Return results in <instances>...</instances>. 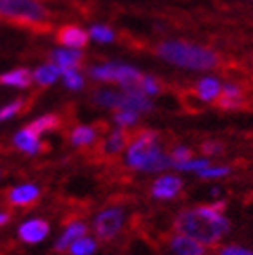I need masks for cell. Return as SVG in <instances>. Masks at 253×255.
Masks as SVG:
<instances>
[{"mask_svg": "<svg viewBox=\"0 0 253 255\" xmlns=\"http://www.w3.org/2000/svg\"><path fill=\"white\" fill-rule=\"evenodd\" d=\"M49 232H51V226L45 219L33 217L18 226V239L25 245H38L47 239Z\"/></svg>", "mask_w": 253, "mask_h": 255, "instance_id": "52a82bcc", "label": "cell"}, {"mask_svg": "<svg viewBox=\"0 0 253 255\" xmlns=\"http://www.w3.org/2000/svg\"><path fill=\"white\" fill-rule=\"evenodd\" d=\"M13 145H15V148H18L20 152L27 154V156H38L44 150L42 136L33 132L27 125L24 128H20L18 132L13 136Z\"/></svg>", "mask_w": 253, "mask_h": 255, "instance_id": "9c48e42d", "label": "cell"}, {"mask_svg": "<svg viewBox=\"0 0 253 255\" xmlns=\"http://www.w3.org/2000/svg\"><path fill=\"white\" fill-rule=\"evenodd\" d=\"M0 20L22 25H45L49 11L38 0H0Z\"/></svg>", "mask_w": 253, "mask_h": 255, "instance_id": "277c9868", "label": "cell"}, {"mask_svg": "<svg viewBox=\"0 0 253 255\" xmlns=\"http://www.w3.org/2000/svg\"><path fill=\"white\" fill-rule=\"evenodd\" d=\"M60 76H62V71L53 62H45L33 71V82L40 87H51L58 82Z\"/></svg>", "mask_w": 253, "mask_h": 255, "instance_id": "e0dca14e", "label": "cell"}, {"mask_svg": "<svg viewBox=\"0 0 253 255\" xmlns=\"http://www.w3.org/2000/svg\"><path fill=\"white\" fill-rule=\"evenodd\" d=\"M94 103H98L100 107L105 109H118L123 107V89L122 91H112V89H98L93 94Z\"/></svg>", "mask_w": 253, "mask_h": 255, "instance_id": "ffe728a7", "label": "cell"}, {"mask_svg": "<svg viewBox=\"0 0 253 255\" xmlns=\"http://www.w3.org/2000/svg\"><path fill=\"white\" fill-rule=\"evenodd\" d=\"M206 167H210V159L208 157H190L188 161L185 163H177V165H172V168L179 172H192V174H199L201 170H205Z\"/></svg>", "mask_w": 253, "mask_h": 255, "instance_id": "484cf974", "label": "cell"}, {"mask_svg": "<svg viewBox=\"0 0 253 255\" xmlns=\"http://www.w3.org/2000/svg\"><path fill=\"white\" fill-rule=\"evenodd\" d=\"M98 139V132L93 125H76L69 134V141L73 147H91Z\"/></svg>", "mask_w": 253, "mask_h": 255, "instance_id": "ac0fdd59", "label": "cell"}, {"mask_svg": "<svg viewBox=\"0 0 253 255\" xmlns=\"http://www.w3.org/2000/svg\"><path fill=\"white\" fill-rule=\"evenodd\" d=\"M221 89H223V84H221L219 78L215 76H205L201 78L197 84H195V93H197V98L205 103H212L217 102L221 94Z\"/></svg>", "mask_w": 253, "mask_h": 255, "instance_id": "2e32d148", "label": "cell"}, {"mask_svg": "<svg viewBox=\"0 0 253 255\" xmlns=\"http://www.w3.org/2000/svg\"><path fill=\"white\" fill-rule=\"evenodd\" d=\"M89 76L103 84H118L122 89H137L141 82V71L134 65L120 62H103L89 67Z\"/></svg>", "mask_w": 253, "mask_h": 255, "instance_id": "5b68a950", "label": "cell"}, {"mask_svg": "<svg viewBox=\"0 0 253 255\" xmlns=\"http://www.w3.org/2000/svg\"><path fill=\"white\" fill-rule=\"evenodd\" d=\"M170 157H172V165H177V163L188 161L190 157H194V154H192V150H190L188 147H185V145H177L170 152Z\"/></svg>", "mask_w": 253, "mask_h": 255, "instance_id": "4dcf8cb0", "label": "cell"}, {"mask_svg": "<svg viewBox=\"0 0 253 255\" xmlns=\"http://www.w3.org/2000/svg\"><path fill=\"white\" fill-rule=\"evenodd\" d=\"M38 197H40V188L34 183L16 185V187H13L5 194V199H7V203L11 206H29L38 201Z\"/></svg>", "mask_w": 253, "mask_h": 255, "instance_id": "30bf717a", "label": "cell"}, {"mask_svg": "<svg viewBox=\"0 0 253 255\" xmlns=\"http://www.w3.org/2000/svg\"><path fill=\"white\" fill-rule=\"evenodd\" d=\"M9 219H11L9 212H2V210H0V226L7 225V223H9Z\"/></svg>", "mask_w": 253, "mask_h": 255, "instance_id": "836d02e7", "label": "cell"}, {"mask_svg": "<svg viewBox=\"0 0 253 255\" xmlns=\"http://www.w3.org/2000/svg\"><path fill=\"white\" fill-rule=\"evenodd\" d=\"M156 51L161 60L186 71H212L219 65V56L215 51L183 40L161 42Z\"/></svg>", "mask_w": 253, "mask_h": 255, "instance_id": "3957f363", "label": "cell"}, {"mask_svg": "<svg viewBox=\"0 0 253 255\" xmlns=\"http://www.w3.org/2000/svg\"><path fill=\"white\" fill-rule=\"evenodd\" d=\"M203 154L205 156H217V154H223L224 147H223V143L219 141H206L203 143Z\"/></svg>", "mask_w": 253, "mask_h": 255, "instance_id": "d6a6232c", "label": "cell"}, {"mask_svg": "<svg viewBox=\"0 0 253 255\" xmlns=\"http://www.w3.org/2000/svg\"><path fill=\"white\" fill-rule=\"evenodd\" d=\"M33 84V71L25 67H16L0 74V85L13 89H27Z\"/></svg>", "mask_w": 253, "mask_h": 255, "instance_id": "9a60e30c", "label": "cell"}, {"mask_svg": "<svg viewBox=\"0 0 253 255\" xmlns=\"http://www.w3.org/2000/svg\"><path fill=\"white\" fill-rule=\"evenodd\" d=\"M141 114L134 113V111H128V109H120L114 114V123L118 125V128H130L137 123Z\"/></svg>", "mask_w": 253, "mask_h": 255, "instance_id": "4316f807", "label": "cell"}, {"mask_svg": "<svg viewBox=\"0 0 253 255\" xmlns=\"http://www.w3.org/2000/svg\"><path fill=\"white\" fill-rule=\"evenodd\" d=\"M183 190V181L179 176L174 174H165L159 176L156 181L152 183V197H156L159 201H168V199H175Z\"/></svg>", "mask_w": 253, "mask_h": 255, "instance_id": "ba28073f", "label": "cell"}, {"mask_svg": "<svg viewBox=\"0 0 253 255\" xmlns=\"http://www.w3.org/2000/svg\"><path fill=\"white\" fill-rule=\"evenodd\" d=\"M60 78H62L63 85H65L69 91H82V89L85 87V78H83V74L80 73L78 69L63 71Z\"/></svg>", "mask_w": 253, "mask_h": 255, "instance_id": "d4e9b609", "label": "cell"}, {"mask_svg": "<svg viewBox=\"0 0 253 255\" xmlns=\"http://www.w3.org/2000/svg\"><path fill=\"white\" fill-rule=\"evenodd\" d=\"M27 127H29L33 132L38 134V136H42V134H45V132L56 130V128L60 127V118L56 114H44V116L34 118Z\"/></svg>", "mask_w": 253, "mask_h": 255, "instance_id": "7402d4cb", "label": "cell"}, {"mask_svg": "<svg viewBox=\"0 0 253 255\" xmlns=\"http://www.w3.org/2000/svg\"><path fill=\"white\" fill-rule=\"evenodd\" d=\"M83 236H87V225L83 221H71L69 225H65V228L62 230V234H60V237L56 239V243H54V250L67 252L69 246Z\"/></svg>", "mask_w": 253, "mask_h": 255, "instance_id": "4fadbf2b", "label": "cell"}, {"mask_svg": "<svg viewBox=\"0 0 253 255\" xmlns=\"http://www.w3.org/2000/svg\"><path fill=\"white\" fill-rule=\"evenodd\" d=\"M56 38L63 47H71V49H83L89 44V33L82 29L80 25H63L56 33Z\"/></svg>", "mask_w": 253, "mask_h": 255, "instance_id": "8fae6325", "label": "cell"}, {"mask_svg": "<svg viewBox=\"0 0 253 255\" xmlns=\"http://www.w3.org/2000/svg\"><path fill=\"white\" fill-rule=\"evenodd\" d=\"M24 107H25V102L22 98L2 105V107H0V123L9 122V120H13L15 116H18V114L24 111Z\"/></svg>", "mask_w": 253, "mask_h": 255, "instance_id": "83f0119b", "label": "cell"}, {"mask_svg": "<svg viewBox=\"0 0 253 255\" xmlns=\"http://www.w3.org/2000/svg\"><path fill=\"white\" fill-rule=\"evenodd\" d=\"M243 102H244V96H243V91H241V87H239V85H235V84L223 85L219 98H217L219 107H223V109H237V107H241V105H243Z\"/></svg>", "mask_w": 253, "mask_h": 255, "instance_id": "d6986e66", "label": "cell"}, {"mask_svg": "<svg viewBox=\"0 0 253 255\" xmlns=\"http://www.w3.org/2000/svg\"><path fill=\"white\" fill-rule=\"evenodd\" d=\"M123 223H125V210L122 206H107L94 216L93 230L98 239L111 241L120 234Z\"/></svg>", "mask_w": 253, "mask_h": 255, "instance_id": "8992f818", "label": "cell"}, {"mask_svg": "<svg viewBox=\"0 0 253 255\" xmlns=\"http://www.w3.org/2000/svg\"><path fill=\"white\" fill-rule=\"evenodd\" d=\"M219 255H253V252L248 250V248H243V246L228 245V246H223V248H221Z\"/></svg>", "mask_w": 253, "mask_h": 255, "instance_id": "1f68e13d", "label": "cell"}, {"mask_svg": "<svg viewBox=\"0 0 253 255\" xmlns=\"http://www.w3.org/2000/svg\"><path fill=\"white\" fill-rule=\"evenodd\" d=\"M137 89H139V93H143L145 96H148V98H150V96H156V94H159L161 84H159V80H157L156 76H150V74H143L141 82H139Z\"/></svg>", "mask_w": 253, "mask_h": 255, "instance_id": "f1b7e54d", "label": "cell"}, {"mask_svg": "<svg viewBox=\"0 0 253 255\" xmlns=\"http://www.w3.org/2000/svg\"><path fill=\"white\" fill-rule=\"evenodd\" d=\"M125 165L146 174L172 168L170 154H165L159 145V136L154 130H143L128 141L125 152Z\"/></svg>", "mask_w": 253, "mask_h": 255, "instance_id": "7a4b0ae2", "label": "cell"}, {"mask_svg": "<svg viewBox=\"0 0 253 255\" xmlns=\"http://www.w3.org/2000/svg\"><path fill=\"white\" fill-rule=\"evenodd\" d=\"M0 176H2V172H0Z\"/></svg>", "mask_w": 253, "mask_h": 255, "instance_id": "e575fe53", "label": "cell"}, {"mask_svg": "<svg viewBox=\"0 0 253 255\" xmlns=\"http://www.w3.org/2000/svg\"><path fill=\"white\" fill-rule=\"evenodd\" d=\"M224 201L186 208L179 212L175 219V228L179 234L199 241L203 246H212L219 243L230 230V221L224 216Z\"/></svg>", "mask_w": 253, "mask_h": 255, "instance_id": "6da1fadb", "label": "cell"}, {"mask_svg": "<svg viewBox=\"0 0 253 255\" xmlns=\"http://www.w3.org/2000/svg\"><path fill=\"white\" fill-rule=\"evenodd\" d=\"M98 248V243L94 237L83 236L80 239H76L73 245L69 246V254L71 255H93Z\"/></svg>", "mask_w": 253, "mask_h": 255, "instance_id": "603a6c76", "label": "cell"}, {"mask_svg": "<svg viewBox=\"0 0 253 255\" xmlns=\"http://www.w3.org/2000/svg\"><path fill=\"white\" fill-rule=\"evenodd\" d=\"M89 38H93L98 44H112L116 38V33L105 24H94L91 25V29L87 31Z\"/></svg>", "mask_w": 253, "mask_h": 255, "instance_id": "cb8c5ba5", "label": "cell"}, {"mask_svg": "<svg viewBox=\"0 0 253 255\" xmlns=\"http://www.w3.org/2000/svg\"><path fill=\"white\" fill-rule=\"evenodd\" d=\"M51 62H53L60 71H69V69H78L83 62L82 49H71V47H56L51 51Z\"/></svg>", "mask_w": 253, "mask_h": 255, "instance_id": "7c38bea8", "label": "cell"}, {"mask_svg": "<svg viewBox=\"0 0 253 255\" xmlns=\"http://www.w3.org/2000/svg\"><path fill=\"white\" fill-rule=\"evenodd\" d=\"M230 167H224V165H210V167H206L205 170L199 172V176L203 177V179H219V177H226L230 176Z\"/></svg>", "mask_w": 253, "mask_h": 255, "instance_id": "f546056e", "label": "cell"}, {"mask_svg": "<svg viewBox=\"0 0 253 255\" xmlns=\"http://www.w3.org/2000/svg\"><path fill=\"white\" fill-rule=\"evenodd\" d=\"M170 250L175 255H206V246L179 232L170 239Z\"/></svg>", "mask_w": 253, "mask_h": 255, "instance_id": "5bb4252c", "label": "cell"}, {"mask_svg": "<svg viewBox=\"0 0 253 255\" xmlns=\"http://www.w3.org/2000/svg\"><path fill=\"white\" fill-rule=\"evenodd\" d=\"M128 145V136H126L125 128H114L112 132H109V136L105 137V141H103V150L105 154L109 156H116L126 148Z\"/></svg>", "mask_w": 253, "mask_h": 255, "instance_id": "44dd1931", "label": "cell"}]
</instances>
